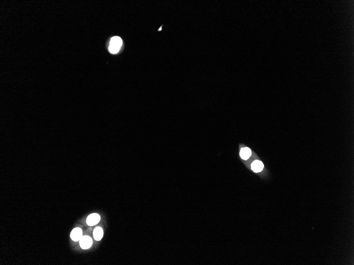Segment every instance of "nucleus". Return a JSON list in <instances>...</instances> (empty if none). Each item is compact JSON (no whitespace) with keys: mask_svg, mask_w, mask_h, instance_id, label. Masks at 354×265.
Instances as JSON below:
<instances>
[{"mask_svg":"<svg viewBox=\"0 0 354 265\" xmlns=\"http://www.w3.org/2000/svg\"><path fill=\"white\" fill-rule=\"evenodd\" d=\"M93 243V241L91 237L88 236H82L81 239L80 240V247L83 249H89L91 247Z\"/></svg>","mask_w":354,"mask_h":265,"instance_id":"obj_1","label":"nucleus"},{"mask_svg":"<svg viewBox=\"0 0 354 265\" xmlns=\"http://www.w3.org/2000/svg\"><path fill=\"white\" fill-rule=\"evenodd\" d=\"M100 220V216L97 213L90 214L87 219V223L89 226H94L98 224Z\"/></svg>","mask_w":354,"mask_h":265,"instance_id":"obj_2","label":"nucleus"},{"mask_svg":"<svg viewBox=\"0 0 354 265\" xmlns=\"http://www.w3.org/2000/svg\"><path fill=\"white\" fill-rule=\"evenodd\" d=\"M82 235H83V233H82V231L81 229L80 228H76L72 231L71 233V238L72 240H73L74 241H80V240L83 236Z\"/></svg>","mask_w":354,"mask_h":265,"instance_id":"obj_3","label":"nucleus"},{"mask_svg":"<svg viewBox=\"0 0 354 265\" xmlns=\"http://www.w3.org/2000/svg\"><path fill=\"white\" fill-rule=\"evenodd\" d=\"M93 235H94V239L96 240L100 241V240H101V239L102 238L103 236H104L103 229L100 226L96 227V228L94 229Z\"/></svg>","mask_w":354,"mask_h":265,"instance_id":"obj_4","label":"nucleus"},{"mask_svg":"<svg viewBox=\"0 0 354 265\" xmlns=\"http://www.w3.org/2000/svg\"><path fill=\"white\" fill-rule=\"evenodd\" d=\"M122 39H121L120 37L117 36L112 37L110 40V46L117 47L118 48H120V47L122 46Z\"/></svg>","mask_w":354,"mask_h":265,"instance_id":"obj_5","label":"nucleus"},{"mask_svg":"<svg viewBox=\"0 0 354 265\" xmlns=\"http://www.w3.org/2000/svg\"><path fill=\"white\" fill-rule=\"evenodd\" d=\"M251 168L256 173L260 172L264 168V165L262 163V162L259 161V160H256L252 163Z\"/></svg>","mask_w":354,"mask_h":265,"instance_id":"obj_6","label":"nucleus"},{"mask_svg":"<svg viewBox=\"0 0 354 265\" xmlns=\"http://www.w3.org/2000/svg\"><path fill=\"white\" fill-rule=\"evenodd\" d=\"M251 155L250 149L248 148H244L241 149L240 156L242 159H247Z\"/></svg>","mask_w":354,"mask_h":265,"instance_id":"obj_7","label":"nucleus"},{"mask_svg":"<svg viewBox=\"0 0 354 265\" xmlns=\"http://www.w3.org/2000/svg\"><path fill=\"white\" fill-rule=\"evenodd\" d=\"M120 48H118L116 47H114L112 46L109 45V50L110 51V53H118L119 50Z\"/></svg>","mask_w":354,"mask_h":265,"instance_id":"obj_8","label":"nucleus"}]
</instances>
